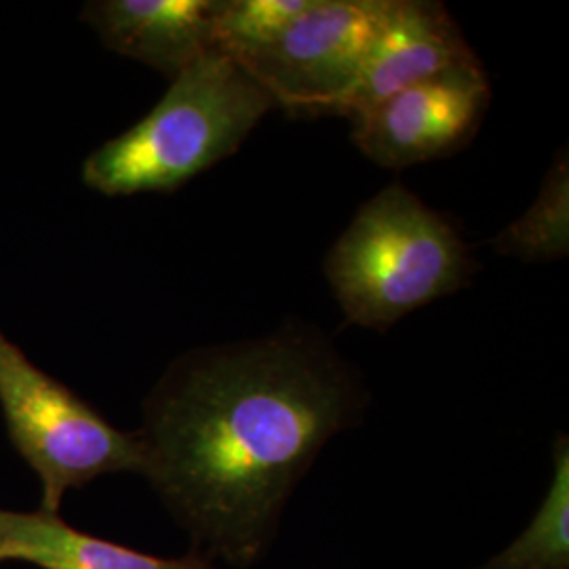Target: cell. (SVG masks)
Returning <instances> with one entry per match:
<instances>
[{"label": "cell", "mask_w": 569, "mask_h": 569, "mask_svg": "<svg viewBox=\"0 0 569 569\" xmlns=\"http://www.w3.org/2000/svg\"><path fill=\"white\" fill-rule=\"evenodd\" d=\"M0 561H4V559H2V542H0Z\"/></svg>", "instance_id": "4fadbf2b"}, {"label": "cell", "mask_w": 569, "mask_h": 569, "mask_svg": "<svg viewBox=\"0 0 569 569\" xmlns=\"http://www.w3.org/2000/svg\"><path fill=\"white\" fill-rule=\"evenodd\" d=\"M491 247L521 262H552L568 256L569 249V164L563 154L550 164L542 188L528 211L505 228Z\"/></svg>", "instance_id": "8fae6325"}, {"label": "cell", "mask_w": 569, "mask_h": 569, "mask_svg": "<svg viewBox=\"0 0 569 569\" xmlns=\"http://www.w3.org/2000/svg\"><path fill=\"white\" fill-rule=\"evenodd\" d=\"M367 392L317 331L188 352L146 401L143 477L211 563L249 569L329 439L357 427Z\"/></svg>", "instance_id": "6da1fadb"}, {"label": "cell", "mask_w": 569, "mask_h": 569, "mask_svg": "<svg viewBox=\"0 0 569 569\" xmlns=\"http://www.w3.org/2000/svg\"><path fill=\"white\" fill-rule=\"evenodd\" d=\"M218 0H96L82 9L108 49L176 79L211 49Z\"/></svg>", "instance_id": "ba28073f"}, {"label": "cell", "mask_w": 569, "mask_h": 569, "mask_svg": "<svg viewBox=\"0 0 569 569\" xmlns=\"http://www.w3.org/2000/svg\"><path fill=\"white\" fill-rule=\"evenodd\" d=\"M491 89L481 66L413 84L357 114L352 142L388 169L428 163L465 148L479 131Z\"/></svg>", "instance_id": "8992f818"}, {"label": "cell", "mask_w": 569, "mask_h": 569, "mask_svg": "<svg viewBox=\"0 0 569 569\" xmlns=\"http://www.w3.org/2000/svg\"><path fill=\"white\" fill-rule=\"evenodd\" d=\"M310 0H218L213 18L216 49L243 60L272 41Z\"/></svg>", "instance_id": "7c38bea8"}, {"label": "cell", "mask_w": 569, "mask_h": 569, "mask_svg": "<svg viewBox=\"0 0 569 569\" xmlns=\"http://www.w3.org/2000/svg\"><path fill=\"white\" fill-rule=\"evenodd\" d=\"M472 270L458 230L401 183L371 197L326 258L346 319L378 331L462 289Z\"/></svg>", "instance_id": "3957f363"}, {"label": "cell", "mask_w": 569, "mask_h": 569, "mask_svg": "<svg viewBox=\"0 0 569 569\" xmlns=\"http://www.w3.org/2000/svg\"><path fill=\"white\" fill-rule=\"evenodd\" d=\"M2 559L39 569H218L203 555L157 557L68 526L53 512L0 509Z\"/></svg>", "instance_id": "9c48e42d"}, {"label": "cell", "mask_w": 569, "mask_h": 569, "mask_svg": "<svg viewBox=\"0 0 569 569\" xmlns=\"http://www.w3.org/2000/svg\"><path fill=\"white\" fill-rule=\"evenodd\" d=\"M481 66L441 2L388 0L380 34L340 117L357 114L413 84Z\"/></svg>", "instance_id": "52a82bcc"}, {"label": "cell", "mask_w": 569, "mask_h": 569, "mask_svg": "<svg viewBox=\"0 0 569 569\" xmlns=\"http://www.w3.org/2000/svg\"><path fill=\"white\" fill-rule=\"evenodd\" d=\"M549 491L528 528L486 566L477 569H569V446L559 435L552 448Z\"/></svg>", "instance_id": "30bf717a"}, {"label": "cell", "mask_w": 569, "mask_h": 569, "mask_svg": "<svg viewBox=\"0 0 569 569\" xmlns=\"http://www.w3.org/2000/svg\"><path fill=\"white\" fill-rule=\"evenodd\" d=\"M142 121L96 148L82 182L106 197L173 192L234 154L272 98L218 49L192 61Z\"/></svg>", "instance_id": "7a4b0ae2"}, {"label": "cell", "mask_w": 569, "mask_h": 569, "mask_svg": "<svg viewBox=\"0 0 569 569\" xmlns=\"http://www.w3.org/2000/svg\"><path fill=\"white\" fill-rule=\"evenodd\" d=\"M0 409L13 448L42 486V509L58 515L68 489L110 472H143L138 432L112 427L77 392L44 373L0 329Z\"/></svg>", "instance_id": "277c9868"}, {"label": "cell", "mask_w": 569, "mask_h": 569, "mask_svg": "<svg viewBox=\"0 0 569 569\" xmlns=\"http://www.w3.org/2000/svg\"><path fill=\"white\" fill-rule=\"evenodd\" d=\"M387 7L388 0H310L272 41L239 63L287 114L340 117Z\"/></svg>", "instance_id": "5b68a950"}]
</instances>
